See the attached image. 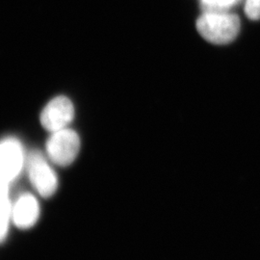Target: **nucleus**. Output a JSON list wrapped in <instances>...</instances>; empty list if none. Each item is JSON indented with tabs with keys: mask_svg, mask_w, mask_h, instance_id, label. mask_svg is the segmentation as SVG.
I'll use <instances>...</instances> for the list:
<instances>
[{
	"mask_svg": "<svg viewBox=\"0 0 260 260\" xmlns=\"http://www.w3.org/2000/svg\"><path fill=\"white\" fill-rule=\"evenodd\" d=\"M75 117V108L72 102L66 96H57L41 114V122L46 129L50 132L66 128Z\"/></svg>",
	"mask_w": 260,
	"mask_h": 260,
	"instance_id": "4",
	"label": "nucleus"
},
{
	"mask_svg": "<svg viewBox=\"0 0 260 260\" xmlns=\"http://www.w3.org/2000/svg\"><path fill=\"white\" fill-rule=\"evenodd\" d=\"M80 150L78 134L70 128L52 132L47 142L48 157L59 166H69L77 157Z\"/></svg>",
	"mask_w": 260,
	"mask_h": 260,
	"instance_id": "2",
	"label": "nucleus"
},
{
	"mask_svg": "<svg viewBox=\"0 0 260 260\" xmlns=\"http://www.w3.org/2000/svg\"><path fill=\"white\" fill-rule=\"evenodd\" d=\"M204 12L228 11L240 0H201Z\"/></svg>",
	"mask_w": 260,
	"mask_h": 260,
	"instance_id": "8",
	"label": "nucleus"
},
{
	"mask_svg": "<svg viewBox=\"0 0 260 260\" xmlns=\"http://www.w3.org/2000/svg\"><path fill=\"white\" fill-rule=\"evenodd\" d=\"M9 183L0 180V204L8 199Z\"/></svg>",
	"mask_w": 260,
	"mask_h": 260,
	"instance_id": "10",
	"label": "nucleus"
},
{
	"mask_svg": "<svg viewBox=\"0 0 260 260\" xmlns=\"http://www.w3.org/2000/svg\"><path fill=\"white\" fill-rule=\"evenodd\" d=\"M40 206L37 199L31 194L19 196L12 205V220L19 229L32 228L39 219Z\"/></svg>",
	"mask_w": 260,
	"mask_h": 260,
	"instance_id": "6",
	"label": "nucleus"
},
{
	"mask_svg": "<svg viewBox=\"0 0 260 260\" xmlns=\"http://www.w3.org/2000/svg\"><path fill=\"white\" fill-rule=\"evenodd\" d=\"M245 13L249 19H260V0H246Z\"/></svg>",
	"mask_w": 260,
	"mask_h": 260,
	"instance_id": "9",
	"label": "nucleus"
},
{
	"mask_svg": "<svg viewBox=\"0 0 260 260\" xmlns=\"http://www.w3.org/2000/svg\"><path fill=\"white\" fill-rule=\"evenodd\" d=\"M240 19L228 11L204 12L197 20V29L206 41L224 45L233 42L240 31Z\"/></svg>",
	"mask_w": 260,
	"mask_h": 260,
	"instance_id": "1",
	"label": "nucleus"
},
{
	"mask_svg": "<svg viewBox=\"0 0 260 260\" xmlns=\"http://www.w3.org/2000/svg\"><path fill=\"white\" fill-rule=\"evenodd\" d=\"M23 149L19 141L8 138L0 142V180L12 182L23 167Z\"/></svg>",
	"mask_w": 260,
	"mask_h": 260,
	"instance_id": "5",
	"label": "nucleus"
},
{
	"mask_svg": "<svg viewBox=\"0 0 260 260\" xmlns=\"http://www.w3.org/2000/svg\"><path fill=\"white\" fill-rule=\"evenodd\" d=\"M27 169L29 179L40 195L48 198L55 193L58 177L41 153L34 152L29 156Z\"/></svg>",
	"mask_w": 260,
	"mask_h": 260,
	"instance_id": "3",
	"label": "nucleus"
},
{
	"mask_svg": "<svg viewBox=\"0 0 260 260\" xmlns=\"http://www.w3.org/2000/svg\"><path fill=\"white\" fill-rule=\"evenodd\" d=\"M12 205L9 199L0 204V243L5 240L8 233L10 220L12 219Z\"/></svg>",
	"mask_w": 260,
	"mask_h": 260,
	"instance_id": "7",
	"label": "nucleus"
}]
</instances>
